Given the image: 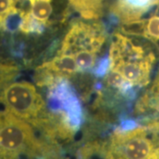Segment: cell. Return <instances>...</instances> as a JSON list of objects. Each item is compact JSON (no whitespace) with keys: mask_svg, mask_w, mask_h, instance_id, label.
I'll return each instance as SVG.
<instances>
[{"mask_svg":"<svg viewBox=\"0 0 159 159\" xmlns=\"http://www.w3.org/2000/svg\"><path fill=\"white\" fill-rule=\"evenodd\" d=\"M110 71L121 75L125 81L134 86H144L149 82V76L155 62L152 52H146L125 35L114 34L110 49Z\"/></svg>","mask_w":159,"mask_h":159,"instance_id":"obj_1","label":"cell"},{"mask_svg":"<svg viewBox=\"0 0 159 159\" xmlns=\"http://www.w3.org/2000/svg\"><path fill=\"white\" fill-rule=\"evenodd\" d=\"M0 101L6 112L32 124L42 123L45 102L33 84L25 80L12 82L2 92Z\"/></svg>","mask_w":159,"mask_h":159,"instance_id":"obj_2","label":"cell"},{"mask_svg":"<svg viewBox=\"0 0 159 159\" xmlns=\"http://www.w3.org/2000/svg\"><path fill=\"white\" fill-rule=\"evenodd\" d=\"M147 127L117 130L107 151L110 159H159L157 142L149 136Z\"/></svg>","mask_w":159,"mask_h":159,"instance_id":"obj_3","label":"cell"},{"mask_svg":"<svg viewBox=\"0 0 159 159\" xmlns=\"http://www.w3.org/2000/svg\"><path fill=\"white\" fill-rule=\"evenodd\" d=\"M41 149L29 123L4 112L0 123V158H13L23 153H37Z\"/></svg>","mask_w":159,"mask_h":159,"instance_id":"obj_4","label":"cell"},{"mask_svg":"<svg viewBox=\"0 0 159 159\" xmlns=\"http://www.w3.org/2000/svg\"><path fill=\"white\" fill-rule=\"evenodd\" d=\"M104 42L105 34L99 24L77 21L66 34L58 53L74 56L79 52L89 51L97 54Z\"/></svg>","mask_w":159,"mask_h":159,"instance_id":"obj_5","label":"cell"},{"mask_svg":"<svg viewBox=\"0 0 159 159\" xmlns=\"http://www.w3.org/2000/svg\"><path fill=\"white\" fill-rule=\"evenodd\" d=\"M156 5H159V0H117L111 11L122 23H126L140 20L144 12Z\"/></svg>","mask_w":159,"mask_h":159,"instance_id":"obj_6","label":"cell"},{"mask_svg":"<svg viewBox=\"0 0 159 159\" xmlns=\"http://www.w3.org/2000/svg\"><path fill=\"white\" fill-rule=\"evenodd\" d=\"M52 74L54 77H66L74 74L79 71L74 57L69 54L58 53L50 62L44 63L40 66Z\"/></svg>","mask_w":159,"mask_h":159,"instance_id":"obj_7","label":"cell"},{"mask_svg":"<svg viewBox=\"0 0 159 159\" xmlns=\"http://www.w3.org/2000/svg\"><path fill=\"white\" fill-rule=\"evenodd\" d=\"M74 10L86 20H97L102 15L103 0H68Z\"/></svg>","mask_w":159,"mask_h":159,"instance_id":"obj_8","label":"cell"},{"mask_svg":"<svg viewBox=\"0 0 159 159\" xmlns=\"http://www.w3.org/2000/svg\"><path fill=\"white\" fill-rule=\"evenodd\" d=\"M32 16L41 24L47 27L50 24L53 6L52 0H29Z\"/></svg>","mask_w":159,"mask_h":159,"instance_id":"obj_9","label":"cell"},{"mask_svg":"<svg viewBox=\"0 0 159 159\" xmlns=\"http://www.w3.org/2000/svg\"><path fill=\"white\" fill-rule=\"evenodd\" d=\"M19 69L12 64H0V96L18 74Z\"/></svg>","mask_w":159,"mask_h":159,"instance_id":"obj_10","label":"cell"},{"mask_svg":"<svg viewBox=\"0 0 159 159\" xmlns=\"http://www.w3.org/2000/svg\"><path fill=\"white\" fill-rule=\"evenodd\" d=\"M144 37L152 41H159V15H153L146 20Z\"/></svg>","mask_w":159,"mask_h":159,"instance_id":"obj_11","label":"cell"},{"mask_svg":"<svg viewBox=\"0 0 159 159\" xmlns=\"http://www.w3.org/2000/svg\"><path fill=\"white\" fill-rule=\"evenodd\" d=\"M150 98H152L155 105H157V108L159 110V74L150 89Z\"/></svg>","mask_w":159,"mask_h":159,"instance_id":"obj_12","label":"cell"},{"mask_svg":"<svg viewBox=\"0 0 159 159\" xmlns=\"http://www.w3.org/2000/svg\"><path fill=\"white\" fill-rule=\"evenodd\" d=\"M3 115H4V112H1L0 111V123H1V120L3 119Z\"/></svg>","mask_w":159,"mask_h":159,"instance_id":"obj_13","label":"cell"}]
</instances>
